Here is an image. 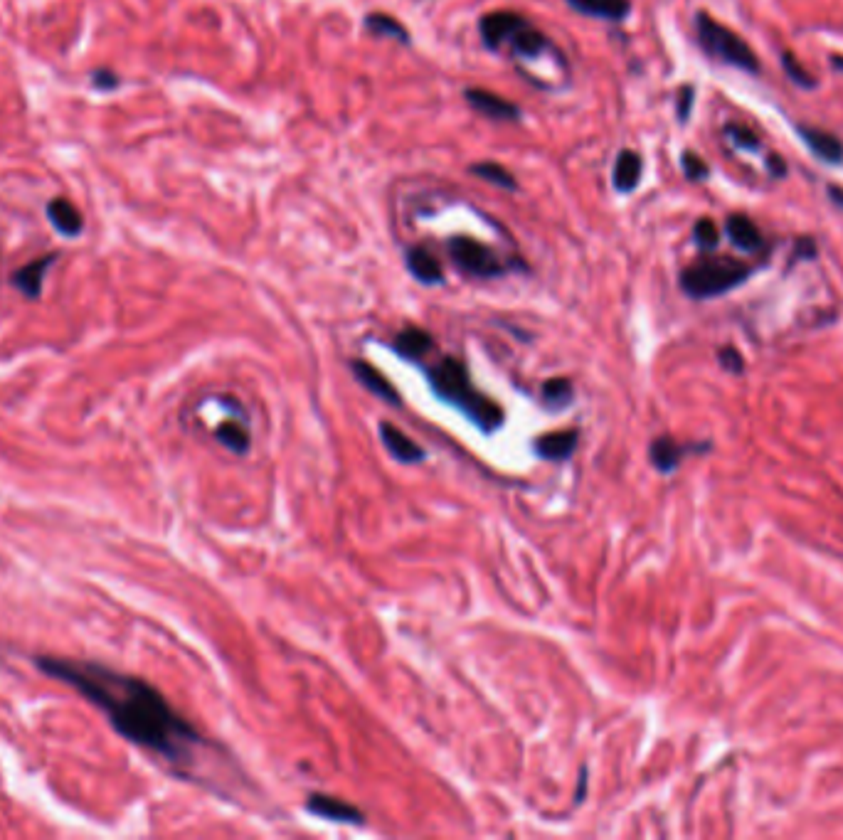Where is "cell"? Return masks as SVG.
<instances>
[{
  "instance_id": "6da1fadb",
  "label": "cell",
  "mask_w": 843,
  "mask_h": 840,
  "mask_svg": "<svg viewBox=\"0 0 843 840\" xmlns=\"http://www.w3.org/2000/svg\"><path fill=\"white\" fill-rule=\"evenodd\" d=\"M35 666L97 705L124 740L168 762L185 764L193 749L203 744L200 732L143 678L114 671L104 663L62 656H37Z\"/></svg>"
},
{
  "instance_id": "7a4b0ae2",
  "label": "cell",
  "mask_w": 843,
  "mask_h": 840,
  "mask_svg": "<svg viewBox=\"0 0 843 840\" xmlns=\"http://www.w3.org/2000/svg\"><path fill=\"white\" fill-rule=\"evenodd\" d=\"M424 375H427V382L437 392L439 400L457 407L481 432L491 434L503 424V417H506L503 407L493 402L491 397H486L484 392L476 390L474 382H471L469 368L459 358L447 355V358L437 360L432 368L424 370Z\"/></svg>"
},
{
  "instance_id": "3957f363",
  "label": "cell",
  "mask_w": 843,
  "mask_h": 840,
  "mask_svg": "<svg viewBox=\"0 0 843 840\" xmlns=\"http://www.w3.org/2000/svg\"><path fill=\"white\" fill-rule=\"evenodd\" d=\"M750 276L752 267L740 259L701 257L681 271V289L691 299H715L745 284Z\"/></svg>"
},
{
  "instance_id": "277c9868",
  "label": "cell",
  "mask_w": 843,
  "mask_h": 840,
  "mask_svg": "<svg viewBox=\"0 0 843 840\" xmlns=\"http://www.w3.org/2000/svg\"><path fill=\"white\" fill-rule=\"evenodd\" d=\"M698 28V42L705 52H708L713 60H720L723 65L738 67L742 72L755 74L760 69V62H757V55L750 50L742 37H738L733 30H728L725 25H720L718 20H713L710 15L701 13L696 18Z\"/></svg>"
},
{
  "instance_id": "5b68a950",
  "label": "cell",
  "mask_w": 843,
  "mask_h": 840,
  "mask_svg": "<svg viewBox=\"0 0 843 840\" xmlns=\"http://www.w3.org/2000/svg\"><path fill=\"white\" fill-rule=\"evenodd\" d=\"M447 249L452 262L464 274L476 276V279H493V276H501L506 271V264L501 262V257L491 247L471 237H452Z\"/></svg>"
},
{
  "instance_id": "8992f818",
  "label": "cell",
  "mask_w": 843,
  "mask_h": 840,
  "mask_svg": "<svg viewBox=\"0 0 843 840\" xmlns=\"http://www.w3.org/2000/svg\"><path fill=\"white\" fill-rule=\"evenodd\" d=\"M710 451V441H678L673 437H659L651 441L649 459L656 471L671 473L681 466V461L691 454H705Z\"/></svg>"
},
{
  "instance_id": "52a82bcc",
  "label": "cell",
  "mask_w": 843,
  "mask_h": 840,
  "mask_svg": "<svg viewBox=\"0 0 843 840\" xmlns=\"http://www.w3.org/2000/svg\"><path fill=\"white\" fill-rule=\"evenodd\" d=\"M306 811H309L311 816L326 818V821L336 823H348V826H363L365 823V813L360 811L358 806L328 794H311L309 799H306Z\"/></svg>"
},
{
  "instance_id": "ba28073f",
  "label": "cell",
  "mask_w": 843,
  "mask_h": 840,
  "mask_svg": "<svg viewBox=\"0 0 843 840\" xmlns=\"http://www.w3.org/2000/svg\"><path fill=\"white\" fill-rule=\"evenodd\" d=\"M526 23V18H521L513 10H496V13H489L481 18V37H484L486 47L491 50H498V47H508L511 37L518 33V28Z\"/></svg>"
},
{
  "instance_id": "9c48e42d",
  "label": "cell",
  "mask_w": 843,
  "mask_h": 840,
  "mask_svg": "<svg viewBox=\"0 0 843 840\" xmlns=\"http://www.w3.org/2000/svg\"><path fill=\"white\" fill-rule=\"evenodd\" d=\"M55 259H57V254H45V257L33 259L30 264H25V267H20L18 271L10 274V284H13L15 289L25 296V299H40L42 284H45V274H47V269L55 264Z\"/></svg>"
},
{
  "instance_id": "30bf717a",
  "label": "cell",
  "mask_w": 843,
  "mask_h": 840,
  "mask_svg": "<svg viewBox=\"0 0 843 840\" xmlns=\"http://www.w3.org/2000/svg\"><path fill=\"white\" fill-rule=\"evenodd\" d=\"M466 101H469L471 109L493 121H516L521 116L516 104L498 97V94L486 92V89H466Z\"/></svg>"
},
{
  "instance_id": "8fae6325",
  "label": "cell",
  "mask_w": 843,
  "mask_h": 840,
  "mask_svg": "<svg viewBox=\"0 0 843 840\" xmlns=\"http://www.w3.org/2000/svg\"><path fill=\"white\" fill-rule=\"evenodd\" d=\"M380 439H383V446L390 451V456L400 464H420L424 459L422 446L417 444L415 439L407 437L402 429H397L395 424L383 422L380 424Z\"/></svg>"
},
{
  "instance_id": "7c38bea8",
  "label": "cell",
  "mask_w": 843,
  "mask_h": 840,
  "mask_svg": "<svg viewBox=\"0 0 843 840\" xmlns=\"http://www.w3.org/2000/svg\"><path fill=\"white\" fill-rule=\"evenodd\" d=\"M577 439L580 432L577 429H558V432H548L543 437L535 439V454L543 456L545 461H565L575 454Z\"/></svg>"
},
{
  "instance_id": "4fadbf2b",
  "label": "cell",
  "mask_w": 843,
  "mask_h": 840,
  "mask_svg": "<svg viewBox=\"0 0 843 840\" xmlns=\"http://www.w3.org/2000/svg\"><path fill=\"white\" fill-rule=\"evenodd\" d=\"M351 370L355 375V380L360 382V385L365 387L368 392H373L375 397H380V400L390 402V404H400V395H397V390L392 387V382L387 380V377L380 372L378 368H373L370 363H365V360H353L351 363Z\"/></svg>"
},
{
  "instance_id": "5bb4252c",
  "label": "cell",
  "mask_w": 843,
  "mask_h": 840,
  "mask_svg": "<svg viewBox=\"0 0 843 840\" xmlns=\"http://www.w3.org/2000/svg\"><path fill=\"white\" fill-rule=\"evenodd\" d=\"M725 230H728L730 242H733L738 249H742V252L757 254L765 249V237H762L760 227H757L750 217H745V215L728 217Z\"/></svg>"
},
{
  "instance_id": "9a60e30c",
  "label": "cell",
  "mask_w": 843,
  "mask_h": 840,
  "mask_svg": "<svg viewBox=\"0 0 843 840\" xmlns=\"http://www.w3.org/2000/svg\"><path fill=\"white\" fill-rule=\"evenodd\" d=\"M47 217L62 237H79L84 230V217L70 200L55 198L47 205Z\"/></svg>"
},
{
  "instance_id": "2e32d148",
  "label": "cell",
  "mask_w": 843,
  "mask_h": 840,
  "mask_svg": "<svg viewBox=\"0 0 843 840\" xmlns=\"http://www.w3.org/2000/svg\"><path fill=\"white\" fill-rule=\"evenodd\" d=\"M392 348H395V353H400L402 358L420 363V360L427 358L434 350V338L429 336L424 328H405V331L397 333L395 340H392Z\"/></svg>"
},
{
  "instance_id": "e0dca14e",
  "label": "cell",
  "mask_w": 843,
  "mask_h": 840,
  "mask_svg": "<svg viewBox=\"0 0 843 840\" xmlns=\"http://www.w3.org/2000/svg\"><path fill=\"white\" fill-rule=\"evenodd\" d=\"M407 269H410V274L415 276L417 281H422V284L427 286L442 284L444 281L442 264H439V259L434 257L427 247H412L410 252H407Z\"/></svg>"
},
{
  "instance_id": "ac0fdd59",
  "label": "cell",
  "mask_w": 843,
  "mask_h": 840,
  "mask_svg": "<svg viewBox=\"0 0 843 840\" xmlns=\"http://www.w3.org/2000/svg\"><path fill=\"white\" fill-rule=\"evenodd\" d=\"M799 136L804 138V143L811 148V153L819 156L821 161H843V146L834 134H826V131L821 129H811V126H799Z\"/></svg>"
},
{
  "instance_id": "d6986e66",
  "label": "cell",
  "mask_w": 843,
  "mask_h": 840,
  "mask_svg": "<svg viewBox=\"0 0 843 840\" xmlns=\"http://www.w3.org/2000/svg\"><path fill=\"white\" fill-rule=\"evenodd\" d=\"M641 180V156L634 151H622L614 163L612 183L619 193H632Z\"/></svg>"
},
{
  "instance_id": "ffe728a7",
  "label": "cell",
  "mask_w": 843,
  "mask_h": 840,
  "mask_svg": "<svg viewBox=\"0 0 843 840\" xmlns=\"http://www.w3.org/2000/svg\"><path fill=\"white\" fill-rule=\"evenodd\" d=\"M567 3L580 13L592 15V18L614 20V23L624 20L629 13V0H567Z\"/></svg>"
},
{
  "instance_id": "44dd1931",
  "label": "cell",
  "mask_w": 843,
  "mask_h": 840,
  "mask_svg": "<svg viewBox=\"0 0 843 840\" xmlns=\"http://www.w3.org/2000/svg\"><path fill=\"white\" fill-rule=\"evenodd\" d=\"M545 45H548L545 35L540 33V30H535L528 20L518 28V33L511 37V42H508V47H511L516 57H538L540 52L545 50Z\"/></svg>"
},
{
  "instance_id": "7402d4cb",
  "label": "cell",
  "mask_w": 843,
  "mask_h": 840,
  "mask_svg": "<svg viewBox=\"0 0 843 840\" xmlns=\"http://www.w3.org/2000/svg\"><path fill=\"white\" fill-rule=\"evenodd\" d=\"M215 439L220 441L225 449L235 451V454H247L249 444H252L247 424L232 422V419H227V422H222L220 427L215 429Z\"/></svg>"
},
{
  "instance_id": "603a6c76",
  "label": "cell",
  "mask_w": 843,
  "mask_h": 840,
  "mask_svg": "<svg viewBox=\"0 0 843 840\" xmlns=\"http://www.w3.org/2000/svg\"><path fill=\"white\" fill-rule=\"evenodd\" d=\"M575 397V390H572V382L567 377H553V380L543 382V404L550 409L565 407V404L572 402Z\"/></svg>"
},
{
  "instance_id": "cb8c5ba5",
  "label": "cell",
  "mask_w": 843,
  "mask_h": 840,
  "mask_svg": "<svg viewBox=\"0 0 843 840\" xmlns=\"http://www.w3.org/2000/svg\"><path fill=\"white\" fill-rule=\"evenodd\" d=\"M365 25H368L370 33L375 35H383V37H395V40L400 42H407L410 40V35H407L405 25L397 23L395 18H390V15H368V20H365Z\"/></svg>"
},
{
  "instance_id": "d4e9b609",
  "label": "cell",
  "mask_w": 843,
  "mask_h": 840,
  "mask_svg": "<svg viewBox=\"0 0 843 840\" xmlns=\"http://www.w3.org/2000/svg\"><path fill=\"white\" fill-rule=\"evenodd\" d=\"M471 173L479 175V178L486 180V183L498 185V188L516 190V180H513V175L508 173L503 166H498V163H476V166H471Z\"/></svg>"
},
{
  "instance_id": "484cf974",
  "label": "cell",
  "mask_w": 843,
  "mask_h": 840,
  "mask_svg": "<svg viewBox=\"0 0 843 840\" xmlns=\"http://www.w3.org/2000/svg\"><path fill=\"white\" fill-rule=\"evenodd\" d=\"M693 239H696V244L703 252H713L720 242V232L718 227L713 225V220L703 217V220H698L696 227H693Z\"/></svg>"
},
{
  "instance_id": "4316f807",
  "label": "cell",
  "mask_w": 843,
  "mask_h": 840,
  "mask_svg": "<svg viewBox=\"0 0 843 840\" xmlns=\"http://www.w3.org/2000/svg\"><path fill=\"white\" fill-rule=\"evenodd\" d=\"M725 134L730 136V141L735 143V146L740 148H750V151H757L760 148V141H757V136L752 134L747 126H738V124H730L728 129H725Z\"/></svg>"
},
{
  "instance_id": "83f0119b",
  "label": "cell",
  "mask_w": 843,
  "mask_h": 840,
  "mask_svg": "<svg viewBox=\"0 0 843 840\" xmlns=\"http://www.w3.org/2000/svg\"><path fill=\"white\" fill-rule=\"evenodd\" d=\"M683 173H686L688 180H703L708 175V166L696 153H683Z\"/></svg>"
},
{
  "instance_id": "f1b7e54d",
  "label": "cell",
  "mask_w": 843,
  "mask_h": 840,
  "mask_svg": "<svg viewBox=\"0 0 843 840\" xmlns=\"http://www.w3.org/2000/svg\"><path fill=\"white\" fill-rule=\"evenodd\" d=\"M784 69H787L789 79H792L794 84H799V87H814V77H809V74L797 65V60H794L792 55H784Z\"/></svg>"
},
{
  "instance_id": "f546056e",
  "label": "cell",
  "mask_w": 843,
  "mask_h": 840,
  "mask_svg": "<svg viewBox=\"0 0 843 840\" xmlns=\"http://www.w3.org/2000/svg\"><path fill=\"white\" fill-rule=\"evenodd\" d=\"M718 360L725 370L735 372V375H740L742 368H745V360H742V355L735 348H720Z\"/></svg>"
},
{
  "instance_id": "4dcf8cb0",
  "label": "cell",
  "mask_w": 843,
  "mask_h": 840,
  "mask_svg": "<svg viewBox=\"0 0 843 840\" xmlns=\"http://www.w3.org/2000/svg\"><path fill=\"white\" fill-rule=\"evenodd\" d=\"M92 79H94V87H97V89L119 87V77H116L114 72H106V69H99V72H94Z\"/></svg>"
},
{
  "instance_id": "1f68e13d",
  "label": "cell",
  "mask_w": 843,
  "mask_h": 840,
  "mask_svg": "<svg viewBox=\"0 0 843 840\" xmlns=\"http://www.w3.org/2000/svg\"><path fill=\"white\" fill-rule=\"evenodd\" d=\"M691 104H693V89L683 87L681 89V109H678V116H681V119H686L688 111H691Z\"/></svg>"
},
{
  "instance_id": "d6a6232c",
  "label": "cell",
  "mask_w": 843,
  "mask_h": 840,
  "mask_svg": "<svg viewBox=\"0 0 843 840\" xmlns=\"http://www.w3.org/2000/svg\"><path fill=\"white\" fill-rule=\"evenodd\" d=\"M770 166H772V173H774V175H784V173H787V168L782 166V161H779V156H772V158H770Z\"/></svg>"
},
{
  "instance_id": "836d02e7",
  "label": "cell",
  "mask_w": 843,
  "mask_h": 840,
  "mask_svg": "<svg viewBox=\"0 0 843 840\" xmlns=\"http://www.w3.org/2000/svg\"><path fill=\"white\" fill-rule=\"evenodd\" d=\"M829 195H831V198H834V202H839V205H843V190L829 188Z\"/></svg>"
}]
</instances>
